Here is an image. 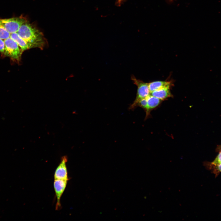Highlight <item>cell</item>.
Listing matches in <instances>:
<instances>
[{"instance_id":"obj_10","label":"cell","mask_w":221,"mask_h":221,"mask_svg":"<svg viewBox=\"0 0 221 221\" xmlns=\"http://www.w3.org/2000/svg\"><path fill=\"white\" fill-rule=\"evenodd\" d=\"M10 37L17 43L23 52L29 49L27 43L17 33L10 34Z\"/></svg>"},{"instance_id":"obj_6","label":"cell","mask_w":221,"mask_h":221,"mask_svg":"<svg viewBox=\"0 0 221 221\" xmlns=\"http://www.w3.org/2000/svg\"><path fill=\"white\" fill-rule=\"evenodd\" d=\"M68 157L66 156L62 157L60 163L56 168L54 173V179L68 180L66 163Z\"/></svg>"},{"instance_id":"obj_8","label":"cell","mask_w":221,"mask_h":221,"mask_svg":"<svg viewBox=\"0 0 221 221\" xmlns=\"http://www.w3.org/2000/svg\"><path fill=\"white\" fill-rule=\"evenodd\" d=\"M170 88H163L150 92V95L157 98L161 100L172 96L170 90Z\"/></svg>"},{"instance_id":"obj_5","label":"cell","mask_w":221,"mask_h":221,"mask_svg":"<svg viewBox=\"0 0 221 221\" xmlns=\"http://www.w3.org/2000/svg\"><path fill=\"white\" fill-rule=\"evenodd\" d=\"M68 181L60 179L54 180V187L57 199L56 206V210H59L61 208L60 199L66 188Z\"/></svg>"},{"instance_id":"obj_3","label":"cell","mask_w":221,"mask_h":221,"mask_svg":"<svg viewBox=\"0 0 221 221\" xmlns=\"http://www.w3.org/2000/svg\"><path fill=\"white\" fill-rule=\"evenodd\" d=\"M131 79L137 87V91L136 99L130 108H134L138 102L141 99L146 98L150 94L148 83H145L139 79H137L134 76L131 77Z\"/></svg>"},{"instance_id":"obj_12","label":"cell","mask_w":221,"mask_h":221,"mask_svg":"<svg viewBox=\"0 0 221 221\" xmlns=\"http://www.w3.org/2000/svg\"><path fill=\"white\" fill-rule=\"evenodd\" d=\"M138 106L142 107L146 111L147 108V103L146 98L140 100L136 104V107Z\"/></svg>"},{"instance_id":"obj_1","label":"cell","mask_w":221,"mask_h":221,"mask_svg":"<svg viewBox=\"0 0 221 221\" xmlns=\"http://www.w3.org/2000/svg\"><path fill=\"white\" fill-rule=\"evenodd\" d=\"M17 33L27 44L29 49H43L46 41L42 33L26 21L22 24Z\"/></svg>"},{"instance_id":"obj_11","label":"cell","mask_w":221,"mask_h":221,"mask_svg":"<svg viewBox=\"0 0 221 221\" xmlns=\"http://www.w3.org/2000/svg\"><path fill=\"white\" fill-rule=\"evenodd\" d=\"M10 33L0 24V38L5 40L10 37Z\"/></svg>"},{"instance_id":"obj_4","label":"cell","mask_w":221,"mask_h":221,"mask_svg":"<svg viewBox=\"0 0 221 221\" xmlns=\"http://www.w3.org/2000/svg\"><path fill=\"white\" fill-rule=\"evenodd\" d=\"M27 21L24 17H13L0 19V24L10 34L17 33L21 26Z\"/></svg>"},{"instance_id":"obj_2","label":"cell","mask_w":221,"mask_h":221,"mask_svg":"<svg viewBox=\"0 0 221 221\" xmlns=\"http://www.w3.org/2000/svg\"><path fill=\"white\" fill-rule=\"evenodd\" d=\"M4 41L5 47L3 54L13 60L19 62L23 51L17 43L10 37Z\"/></svg>"},{"instance_id":"obj_14","label":"cell","mask_w":221,"mask_h":221,"mask_svg":"<svg viewBox=\"0 0 221 221\" xmlns=\"http://www.w3.org/2000/svg\"><path fill=\"white\" fill-rule=\"evenodd\" d=\"M5 42L4 40L0 38V52L3 54L5 50Z\"/></svg>"},{"instance_id":"obj_15","label":"cell","mask_w":221,"mask_h":221,"mask_svg":"<svg viewBox=\"0 0 221 221\" xmlns=\"http://www.w3.org/2000/svg\"><path fill=\"white\" fill-rule=\"evenodd\" d=\"M124 0H117L116 2V5L117 6H120Z\"/></svg>"},{"instance_id":"obj_16","label":"cell","mask_w":221,"mask_h":221,"mask_svg":"<svg viewBox=\"0 0 221 221\" xmlns=\"http://www.w3.org/2000/svg\"><path fill=\"white\" fill-rule=\"evenodd\" d=\"M217 169L218 170L221 172V163L217 165Z\"/></svg>"},{"instance_id":"obj_9","label":"cell","mask_w":221,"mask_h":221,"mask_svg":"<svg viewBox=\"0 0 221 221\" xmlns=\"http://www.w3.org/2000/svg\"><path fill=\"white\" fill-rule=\"evenodd\" d=\"M148 84L150 92L162 88H170L171 86V83L169 81H155Z\"/></svg>"},{"instance_id":"obj_7","label":"cell","mask_w":221,"mask_h":221,"mask_svg":"<svg viewBox=\"0 0 221 221\" xmlns=\"http://www.w3.org/2000/svg\"><path fill=\"white\" fill-rule=\"evenodd\" d=\"M146 98L147 103V108L145 111V118H147L149 116L150 111L158 106L162 100L150 94Z\"/></svg>"},{"instance_id":"obj_13","label":"cell","mask_w":221,"mask_h":221,"mask_svg":"<svg viewBox=\"0 0 221 221\" xmlns=\"http://www.w3.org/2000/svg\"><path fill=\"white\" fill-rule=\"evenodd\" d=\"M212 163L215 166H217L221 163V151Z\"/></svg>"}]
</instances>
